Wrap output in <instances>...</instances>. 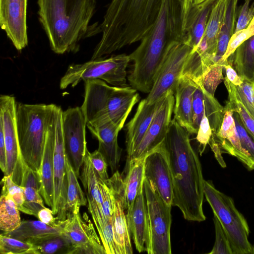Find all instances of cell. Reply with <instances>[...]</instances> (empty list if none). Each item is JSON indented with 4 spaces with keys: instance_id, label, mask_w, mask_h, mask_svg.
Returning a JSON list of instances; mask_svg holds the SVG:
<instances>
[{
    "instance_id": "obj_12",
    "label": "cell",
    "mask_w": 254,
    "mask_h": 254,
    "mask_svg": "<svg viewBox=\"0 0 254 254\" xmlns=\"http://www.w3.org/2000/svg\"><path fill=\"white\" fill-rule=\"evenodd\" d=\"M192 51V47L185 42L176 44L171 49L145 98L149 103L160 100L170 91L174 93L186 62Z\"/></svg>"
},
{
    "instance_id": "obj_6",
    "label": "cell",
    "mask_w": 254,
    "mask_h": 254,
    "mask_svg": "<svg viewBox=\"0 0 254 254\" xmlns=\"http://www.w3.org/2000/svg\"><path fill=\"white\" fill-rule=\"evenodd\" d=\"M55 105L17 104V128L21 154L27 165L37 172L40 167Z\"/></svg>"
},
{
    "instance_id": "obj_29",
    "label": "cell",
    "mask_w": 254,
    "mask_h": 254,
    "mask_svg": "<svg viewBox=\"0 0 254 254\" xmlns=\"http://www.w3.org/2000/svg\"><path fill=\"white\" fill-rule=\"evenodd\" d=\"M230 0H216L211 11L206 29L200 44L205 46L206 53L215 56L220 27Z\"/></svg>"
},
{
    "instance_id": "obj_9",
    "label": "cell",
    "mask_w": 254,
    "mask_h": 254,
    "mask_svg": "<svg viewBox=\"0 0 254 254\" xmlns=\"http://www.w3.org/2000/svg\"><path fill=\"white\" fill-rule=\"evenodd\" d=\"M143 186L147 208L145 251L148 254H171L172 206L163 200L145 178Z\"/></svg>"
},
{
    "instance_id": "obj_14",
    "label": "cell",
    "mask_w": 254,
    "mask_h": 254,
    "mask_svg": "<svg viewBox=\"0 0 254 254\" xmlns=\"http://www.w3.org/2000/svg\"><path fill=\"white\" fill-rule=\"evenodd\" d=\"M174 104V92L170 91L157 109L139 144L129 158L127 160L126 164L132 159L146 156L165 140L172 120Z\"/></svg>"
},
{
    "instance_id": "obj_20",
    "label": "cell",
    "mask_w": 254,
    "mask_h": 254,
    "mask_svg": "<svg viewBox=\"0 0 254 254\" xmlns=\"http://www.w3.org/2000/svg\"><path fill=\"white\" fill-rule=\"evenodd\" d=\"M233 111L225 110L219 131L211 137L218 144L222 153L236 157L249 170H254V160L243 147L236 128Z\"/></svg>"
},
{
    "instance_id": "obj_15",
    "label": "cell",
    "mask_w": 254,
    "mask_h": 254,
    "mask_svg": "<svg viewBox=\"0 0 254 254\" xmlns=\"http://www.w3.org/2000/svg\"><path fill=\"white\" fill-rule=\"evenodd\" d=\"M64 225L63 234L69 240L72 254H106L94 225L85 212L74 214Z\"/></svg>"
},
{
    "instance_id": "obj_42",
    "label": "cell",
    "mask_w": 254,
    "mask_h": 254,
    "mask_svg": "<svg viewBox=\"0 0 254 254\" xmlns=\"http://www.w3.org/2000/svg\"><path fill=\"white\" fill-rule=\"evenodd\" d=\"M227 61L224 62L222 60L220 63L215 64L198 82L207 91L212 95H214L217 86L224 80L222 70Z\"/></svg>"
},
{
    "instance_id": "obj_44",
    "label": "cell",
    "mask_w": 254,
    "mask_h": 254,
    "mask_svg": "<svg viewBox=\"0 0 254 254\" xmlns=\"http://www.w3.org/2000/svg\"><path fill=\"white\" fill-rule=\"evenodd\" d=\"M233 117L242 145L254 160V140L245 128L237 112H233Z\"/></svg>"
},
{
    "instance_id": "obj_1",
    "label": "cell",
    "mask_w": 254,
    "mask_h": 254,
    "mask_svg": "<svg viewBox=\"0 0 254 254\" xmlns=\"http://www.w3.org/2000/svg\"><path fill=\"white\" fill-rule=\"evenodd\" d=\"M193 0H162L154 25L129 55L133 62L127 77L132 87L148 94L171 49L186 42V16Z\"/></svg>"
},
{
    "instance_id": "obj_39",
    "label": "cell",
    "mask_w": 254,
    "mask_h": 254,
    "mask_svg": "<svg viewBox=\"0 0 254 254\" xmlns=\"http://www.w3.org/2000/svg\"><path fill=\"white\" fill-rule=\"evenodd\" d=\"M2 186L1 195L10 197L20 211H22L24 202V188L16 184L10 175H4L1 181Z\"/></svg>"
},
{
    "instance_id": "obj_51",
    "label": "cell",
    "mask_w": 254,
    "mask_h": 254,
    "mask_svg": "<svg viewBox=\"0 0 254 254\" xmlns=\"http://www.w3.org/2000/svg\"><path fill=\"white\" fill-rule=\"evenodd\" d=\"M208 144L210 146L212 151L214 154L215 157L220 165L223 168L226 167V165L222 156V152L221 149L217 143L213 139L212 137L209 140Z\"/></svg>"
},
{
    "instance_id": "obj_41",
    "label": "cell",
    "mask_w": 254,
    "mask_h": 254,
    "mask_svg": "<svg viewBox=\"0 0 254 254\" xmlns=\"http://www.w3.org/2000/svg\"><path fill=\"white\" fill-rule=\"evenodd\" d=\"M215 240L209 254H233L227 236L217 217L214 215Z\"/></svg>"
},
{
    "instance_id": "obj_52",
    "label": "cell",
    "mask_w": 254,
    "mask_h": 254,
    "mask_svg": "<svg viewBox=\"0 0 254 254\" xmlns=\"http://www.w3.org/2000/svg\"><path fill=\"white\" fill-rule=\"evenodd\" d=\"M204 0H193V2L195 3H199Z\"/></svg>"
},
{
    "instance_id": "obj_47",
    "label": "cell",
    "mask_w": 254,
    "mask_h": 254,
    "mask_svg": "<svg viewBox=\"0 0 254 254\" xmlns=\"http://www.w3.org/2000/svg\"><path fill=\"white\" fill-rule=\"evenodd\" d=\"M252 0H245L244 3L239 10L234 32L246 28L254 16V6L250 7Z\"/></svg>"
},
{
    "instance_id": "obj_24",
    "label": "cell",
    "mask_w": 254,
    "mask_h": 254,
    "mask_svg": "<svg viewBox=\"0 0 254 254\" xmlns=\"http://www.w3.org/2000/svg\"><path fill=\"white\" fill-rule=\"evenodd\" d=\"M216 0H205L190 4L186 16V42L196 50L203 38L212 7Z\"/></svg>"
},
{
    "instance_id": "obj_25",
    "label": "cell",
    "mask_w": 254,
    "mask_h": 254,
    "mask_svg": "<svg viewBox=\"0 0 254 254\" xmlns=\"http://www.w3.org/2000/svg\"><path fill=\"white\" fill-rule=\"evenodd\" d=\"M68 219L56 226L48 225L39 220H24L12 231L3 234L11 237L38 245L63 234Z\"/></svg>"
},
{
    "instance_id": "obj_45",
    "label": "cell",
    "mask_w": 254,
    "mask_h": 254,
    "mask_svg": "<svg viewBox=\"0 0 254 254\" xmlns=\"http://www.w3.org/2000/svg\"><path fill=\"white\" fill-rule=\"evenodd\" d=\"M212 135V131L207 117L204 113L196 133V139L199 143L200 155L204 152Z\"/></svg>"
},
{
    "instance_id": "obj_53",
    "label": "cell",
    "mask_w": 254,
    "mask_h": 254,
    "mask_svg": "<svg viewBox=\"0 0 254 254\" xmlns=\"http://www.w3.org/2000/svg\"><path fill=\"white\" fill-rule=\"evenodd\" d=\"M250 23L254 26V16Z\"/></svg>"
},
{
    "instance_id": "obj_3",
    "label": "cell",
    "mask_w": 254,
    "mask_h": 254,
    "mask_svg": "<svg viewBox=\"0 0 254 254\" xmlns=\"http://www.w3.org/2000/svg\"><path fill=\"white\" fill-rule=\"evenodd\" d=\"M162 0H112L100 25L101 39L91 60L141 41L154 25Z\"/></svg>"
},
{
    "instance_id": "obj_46",
    "label": "cell",
    "mask_w": 254,
    "mask_h": 254,
    "mask_svg": "<svg viewBox=\"0 0 254 254\" xmlns=\"http://www.w3.org/2000/svg\"><path fill=\"white\" fill-rule=\"evenodd\" d=\"M88 154L98 176L103 181L108 180L109 178L107 173L108 165L103 155L98 149L93 152L88 151Z\"/></svg>"
},
{
    "instance_id": "obj_17",
    "label": "cell",
    "mask_w": 254,
    "mask_h": 254,
    "mask_svg": "<svg viewBox=\"0 0 254 254\" xmlns=\"http://www.w3.org/2000/svg\"><path fill=\"white\" fill-rule=\"evenodd\" d=\"M28 0H0V25L19 51L28 45L26 12Z\"/></svg>"
},
{
    "instance_id": "obj_36",
    "label": "cell",
    "mask_w": 254,
    "mask_h": 254,
    "mask_svg": "<svg viewBox=\"0 0 254 254\" xmlns=\"http://www.w3.org/2000/svg\"><path fill=\"white\" fill-rule=\"evenodd\" d=\"M1 254H39L38 247L17 239L1 234L0 235Z\"/></svg>"
},
{
    "instance_id": "obj_50",
    "label": "cell",
    "mask_w": 254,
    "mask_h": 254,
    "mask_svg": "<svg viewBox=\"0 0 254 254\" xmlns=\"http://www.w3.org/2000/svg\"><path fill=\"white\" fill-rule=\"evenodd\" d=\"M0 168L5 175L6 172V154L3 131L0 126Z\"/></svg>"
},
{
    "instance_id": "obj_43",
    "label": "cell",
    "mask_w": 254,
    "mask_h": 254,
    "mask_svg": "<svg viewBox=\"0 0 254 254\" xmlns=\"http://www.w3.org/2000/svg\"><path fill=\"white\" fill-rule=\"evenodd\" d=\"M254 36V26L251 24L242 30H239L232 35L228 43L225 53L222 56V60L226 61L245 41Z\"/></svg>"
},
{
    "instance_id": "obj_27",
    "label": "cell",
    "mask_w": 254,
    "mask_h": 254,
    "mask_svg": "<svg viewBox=\"0 0 254 254\" xmlns=\"http://www.w3.org/2000/svg\"><path fill=\"white\" fill-rule=\"evenodd\" d=\"M19 186L24 188V202L22 212L37 218L39 211L45 207L40 193L41 183L38 173L25 166Z\"/></svg>"
},
{
    "instance_id": "obj_10",
    "label": "cell",
    "mask_w": 254,
    "mask_h": 254,
    "mask_svg": "<svg viewBox=\"0 0 254 254\" xmlns=\"http://www.w3.org/2000/svg\"><path fill=\"white\" fill-rule=\"evenodd\" d=\"M17 104L14 97L0 96V126L2 127L6 154V172L16 184L19 185L25 166L21 154L16 121Z\"/></svg>"
},
{
    "instance_id": "obj_5",
    "label": "cell",
    "mask_w": 254,
    "mask_h": 254,
    "mask_svg": "<svg viewBox=\"0 0 254 254\" xmlns=\"http://www.w3.org/2000/svg\"><path fill=\"white\" fill-rule=\"evenodd\" d=\"M131 86L109 85L101 79L85 82L84 99L81 106L87 123L108 119L121 130L140 97Z\"/></svg>"
},
{
    "instance_id": "obj_32",
    "label": "cell",
    "mask_w": 254,
    "mask_h": 254,
    "mask_svg": "<svg viewBox=\"0 0 254 254\" xmlns=\"http://www.w3.org/2000/svg\"><path fill=\"white\" fill-rule=\"evenodd\" d=\"M88 150L81 168L79 178L84 189L88 202L101 208L102 196L98 185V176L89 159Z\"/></svg>"
},
{
    "instance_id": "obj_11",
    "label": "cell",
    "mask_w": 254,
    "mask_h": 254,
    "mask_svg": "<svg viewBox=\"0 0 254 254\" xmlns=\"http://www.w3.org/2000/svg\"><path fill=\"white\" fill-rule=\"evenodd\" d=\"M87 122L81 107L70 108L62 113V130L67 159L77 177L88 150Z\"/></svg>"
},
{
    "instance_id": "obj_35",
    "label": "cell",
    "mask_w": 254,
    "mask_h": 254,
    "mask_svg": "<svg viewBox=\"0 0 254 254\" xmlns=\"http://www.w3.org/2000/svg\"><path fill=\"white\" fill-rule=\"evenodd\" d=\"M223 81L228 92V101L224 109L231 110L238 114L245 128L254 140V119L236 96L234 84L226 76Z\"/></svg>"
},
{
    "instance_id": "obj_21",
    "label": "cell",
    "mask_w": 254,
    "mask_h": 254,
    "mask_svg": "<svg viewBox=\"0 0 254 254\" xmlns=\"http://www.w3.org/2000/svg\"><path fill=\"white\" fill-rule=\"evenodd\" d=\"M58 108V106L55 105L53 117L47 132L40 167L37 172L41 183L40 193L44 202L51 209L54 204V151Z\"/></svg>"
},
{
    "instance_id": "obj_18",
    "label": "cell",
    "mask_w": 254,
    "mask_h": 254,
    "mask_svg": "<svg viewBox=\"0 0 254 254\" xmlns=\"http://www.w3.org/2000/svg\"><path fill=\"white\" fill-rule=\"evenodd\" d=\"M123 181L122 176L116 173L106 182L114 196L112 220L117 254H132L133 250L130 241L131 235L122 200Z\"/></svg>"
},
{
    "instance_id": "obj_40",
    "label": "cell",
    "mask_w": 254,
    "mask_h": 254,
    "mask_svg": "<svg viewBox=\"0 0 254 254\" xmlns=\"http://www.w3.org/2000/svg\"><path fill=\"white\" fill-rule=\"evenodd\" d=\"M194 92L192 102L193 126L196 134L205 108V89L198 83Z\"/></svg>"
},
{
    "instance_id": "obj_34",
    "label": "cell",
    "mask_w": 254,
    "mask_h": 254,
    "mask_svg": "<svg viewBox=\"0 0 254 254\" xmlns=\"http://www.w3.org/2000/svg\"><path fill=\"white\" fill-rule=\"evenodd\" d=\"M21 223L19 210L13 199L1 195L0 198V229L9 232L18 228Z\"/></svg>"
},
{
    "instance_id": "obj_30",
    "label": "cell",
    "mask_w": 254,
    "mask_h": 254,
    "mask_svg": "<svg viewBox=\"0 0 254 254\" xmlns=\"http://www.w3.org/2000/svg\"><path fill=\"white\" fill-rule=\"evenodd\" d=\"M229 58L231 65L242 79L254 82V36L242 43Z\"/></svg>"
},
{
    "instance_id": "obj_16",
    "label": "cell",
    "mask_w": 254,
    "mask_h": 254,
    "mask_svg": "<svg viewBox=\"0 0 254 254\" xmlns=\"http://www.w3.org/2000/svg\"><path fill=\"white\" fill-rule=\"evenodd\" d=\"M144 175L163 200L172 206L173 185L164 141L146 155Z\"/></svg>"
},
{
    "instance_id": "obj_22",
    "label": "cell",
    "mask_w": 254,
    "mask_h": 254,
    "mask_svg": "<svg viewBox=\"0 0 254 254\" xmlns=\"http://www.w3.org/2000/svg\"><path fill=\"white\" fill-rule=\"evenodd\" d=\"M164 97L153 103H149L146 99L139 102L133 117L126 125L127 160L139 144Z\"/></svg>"
},
{
    "instance_id": "obj_26",
    "label": "cell",
    "mask_w": 254,
    "mask_h": 254,
    "mask_svg": "<svg viewBox=\"0 0 254 254\" xmlns=\"http://www.w3.org/2000/svg\"><path fill=\"white\" fill-rule=\"evenodd\" d=\"M145 156L132 159L126 166L127 175L124 179L122 200L127 223L130 219L135 200L145 179Z\"/></svg>"
},
{
    "instance_id": "obj_4",
    "label": "cell",
    "mask_w": 254,
    "mask_h": 254,
    "mask_svg": "<svg viewBox=\"0 0 254 254\" xmlns=\"http://www.w3.org/2000/svg\"><path fill=\"white\" fill-rule=\"evenodd\" d=\"M38 14L52 50L62 54L75 50L88 34L96 0H38Z\"/></svg>"
},
{
    "instance_id": "obj_28",
    "label": "cell",
    "mask_w": 254,
    "mask_h": 254,
    "mask_svg": "<svg viewBox=\"0 0 254 254\" xmlns=\"http://www.w3.org/2000/svg\"><path fill=\"white\" fill-rule=\"evenodd\" d=\"M128 225L136 250L138 253L145 251L147 208L143 186L135 200Z\"/></svg>"
},
{
    "instance_id": "obj_31",
    "label": "cell",
    "mask_w": 254,
    "mask_h": 254,
    "mask_svg": "<svg viewBox=\"0 0 254 254\" xmlns=\"http://www.w3.org/2000/svg\"><path fill=\"white\" fill-rule=\"evenodd\" d=\"M66 171L67 190L65 213L67 219L74 214L80 212V207L87 204V198L80 186L78 177L67 158Z\"/></svg>"
},
{
    "instance_id": "obj_38",
    "label": "cell",
    "mask_w": 254,
    "mask_h": 254,
    "mask_svg": "<svg viewBox=\"0 0 254 254\" xmlns=\"http://www.w3.org/2000/svg\"><path fill=\"white\" fill-rule=\"evenodd\" d=\"M241 85H234L236 96L254 119V82L243 79Z\"/></svg>"
},
{
    "instance_id": "obj_19",
    "label": "cell",
    "mask_w": 254,
    "mask_h": 254,
    "mask_svg": "<svg viewBox=\"0 0 254 254\" xmlns=\"http://www.w3.org/2000/svg\"><path fill=\"white\" fill-rule=\"evenodd\" d=\"M91 133L98 139V150L105 158L114 173L118 170L122 149L118 143L121 129L108 119H101L87 123Z\"/></svg>"
},
{
    "instance_id": "obj_13",
    "label": "cell",
    "mask_w": 254,
    "mask_h": 254,
    "mask_svg": "<svg viewBox=\"0 0 254 254\" xmlns=\"http://www.w3.org/2000/svg\"><path fill=\"white\" fill-rule=\"evenodd\" d=\"M63 111L58 106L56 126L54 151V204L52 208L58 221L66 219L65 213L67 198V180L66 157L65 152L63 130Z\"/></svg>"
},
{
    "instance_id": "obj_8",
    "label": "cell",
    "mask_w": 254,
    "mask_h": 254,
    "mask_svg": "<svg viewBox=\"0 0 254 254\" xmlns=\"http://www.w3.org/2000/svg\"><path fill=\"white\" fill-rule=\"evenodd\" d=\"M130 61L129 55L123 54L107 59L91 60L83 64H71L60 80V88L74 87L81 81L96 79L112 86H126V69Z\"/></svg>"
},
{
    "instance_id": "obj_7",
    "label": "cell",
    "mask_w": 254,
    "mask_h": 254,
    "mask_svg": "<svg viewBox=\"0 0 254 254\" xmlns=\"http://www.w3.org/2000/svg\"><path fill=\"white\" fill-rule=\"evenodd\" d=\"M204 194L227 236L233 254H252L248 224L233 199L216 189L210 180H204Z\"/></svg>"
},
{
    "instance_id": "obj_33",
    "label": "cell",
    "mask_w": 254,
    "mask_h": 254,
    "mask_svg": "<svg viewBox=\"0 0 254 254\" xmlns=\"http://www.w3.org/2000/svg\"><path fill=\"white\" fill-rule=\"evenodd\" d=\"M239 0H230L227 11L219 31L215 56L222 57L226 52L229 41L234 33Z\"/></svg>"
},
{
    "instance_id": "obj_23",
    "label": "cell",
    "mask_w": 254,
    "mask_h": 254,
    "mask_svg": "<svg viewBox=\"0 0 254 254\" xmlns=\"http://www.w3.org/2000/svg\"><path fill=\"white\" fill-rule=\"evenodd\" d=\"M197 84L189 77L181 76L174 95V119L190 134H196L193 126L192 102Z\"/></svg>"
},
{
    "instance_id": "obj_37",
    "label": "cell",
    "mask_w": 254,
    "mask_h": 254,
    "mask_svg": "<svg viewBox=\"0 0 254 254\" xmlns=\"http://www.w3.org/2000/svg\"><path fill=\"white\" fill-rule=\"evenodd\" d=\"M36 245L39 254H72L74 250L70 241L63 233Z\"/></svg>"
},
{
    "instance_id": "obj_2",
    "label": "cell",
    "mask_w": 254,
    "mask_h": 254,
    "mask_svg": "<svg viewBox=\"0 0 254 254\" xmlns=\"http://www.w3.org/2000/svg\"><path fill=\"white\" fill-rule=\"evenodd\" d=\"M164 144L173 185L172 206L178 207L188 221H204L205 180L200 161L191 145L190 133L174 118L171 121Z\"/></svg>"
},
{
    "instance_id": "obj_49",
    "label": "cell",
    "mask_w": 254,
    "mask_h": 254,
    "mask_svg": "<svg viewBox=\"0 0 254 254\" xmlns=\"http://www.w3.org/2000/svg\"><path fill=\"white\" fill-rule=\"evenodd\" d=\"M223 67L225 70L226 77L228 80L235 86L241 85L243 82V80L235 69L229 64L228 61L224 65Z\"/></svg>"
},
{
    "instance_id": "obj_48",
    "label": "cell",
    "mask_w": 254,
    "mask_h": 254,
    "mask_svg": "<svg viewBox=\"0 0 254 254\" xmlns=\"http://www.w3.org/2000/svg\"><path fill=\"white\" fill-rule=\"evenodd\" d=\"M53 210L46 207L40 209L38 213L37 218L42 222L52 226H56L63 221L59 222L56 217H54Z\"/></svg>"
},
{
    "instance_id": "obj_54",
    "label": "cell",
    "mask_w": 254,
    "mask_h": 254,
    "mask_svg": "<svg viewBox=\"0 0 254 254\" xmlns=\"http://www.w3.org/2000/svg\"><path fill=\"white\" fill-rule=\"evenodd\" d=\"M252 254H254V245H252Z\"/></svg>"
}]
</instances>
